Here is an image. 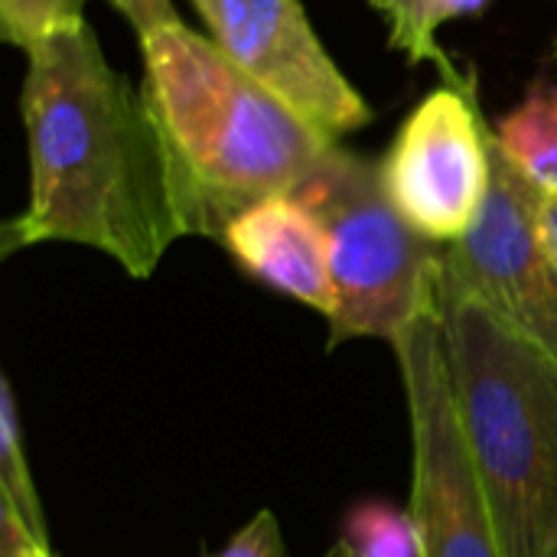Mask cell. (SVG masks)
Returning <instances> with one entry per match:
<instances>
[{
  "instance_id": "obj_9",
  "label": "cell",
  "mask_w": 557,
  "mask_h": 557,
  "mask_svg": "<svg viewBox=\"0 0 557 557\" xmlns=\"http://www.w3.org/2000/svg\"><path fill=\"white\" fill-rule=\"evenodd\" d=\"M219 245L264 287L323 313L326 320L336 313L330 242L323 222L300 196H268L242 209L225 225Z\"/></svg>"
},
{
  "instance_id": "obj_2",
  "label": "cell",
  "mask_w": 557,
  "mask_h": 557,
  "mask_svg": "<svg viewBox=\"0 0 557 557\" xmlns=\"http://www.w3.org/2000/svg\"><path fill=\"white\" fill-rule=\"evenodd\" d=\"M144 95L170 144L196 238L219 242L248 206L297 193L339 144L176 23L140 36Z\"/></svg>"
},
{
  "instance_id": "obj_15",
  "label": "cell",
  "mask_w": 557,
  "mask_h": 557,
  "mask_svg": "<svg viewBox=\"0 0 557 557\" xmlns=\"http://www.w3.org/2000/svg\"><path fill=\"white\" fill-rule=\"evenodd\" d=\"M206 557H287V545H284L277 516L261 509L242 532L232 535V542L222 552Z\"/></svg>"
},
{
  "instance_id": "obj_4",
  "label": "cell",
  "mask_w": 557,
  "mask_h": 557,
  "mask_svg": "<svg viewBox=\"0 0 557 557\" xmlns=\"http://www.w3.org/2000/svg\"><path fill=\"white\" fill-rule=\"evenodd\" d=\"M294 196L317 212L330 242L336 313L326 320V349L352 339L395 343L428 310L444 248L405 222L382 166L339 144Z\"/></svg>"
},
{
  "instance_id": "obj_12",
  "label": "cell",
  "mask_w": 557,
  "mask_h": 557,
  "mask_svg": "<svg viewBox=\"0 0 557 557\" xmlns=\"http://www.w3.org/2000/svg\"><path fill=\"white\" fill-rule=\"evenodd\" d=\"M349 557H424L421 532L411 509H398L385 499L356 503L339 532Z\"/></svg>"
},
{
  "instance_id": "obj_20",
  "label": "cell",
  "mask_w": 557,
  "mask_h": 557,
  "mask_svg": "<svg viewBox=\"0 0 557 557\" xmlns=\"http://www.w3.org/2000/svg\"><path fill=\"white\" fill-rule=\"evenodd\" d=\"M552 59H557V36H555V46H552Z\"/></svg>"
},
{
  "instance_id": "obj_8",
  "label": "cell",
  "mask_w": 557,
  "mask_h": 557,
  "mask_svg": "<svg viewBox=\"0 0 557 557\" xmlns=\"http://www.w3.org/2000/svg\"><path fill=\"white\" fill-rule=\"evenodd\" d=\"M493 186L476 225L444 248V268L512 333L557 366V268L535 232L539 189L493 147Z\"/></svg>"
},
{
  "instance_id": "obj_16",
  "label": "cell",
  "mask_w": 557,
  "mask_h": 557,
  "mask_svg": "<svg viewBox=\"0 0 557 557\" xmlns=\"http://www.w3.org/2000/svg\"><path fill=\"white\" fill-rule=\"evenodd\" d=\"M0 557H52L49 539L36 535L20 512L0 499Z\"/></svg>"
},
{
  "instance_id": "obj_17",
  "label": "cell",
  "mask_w": 557,
  "mask_h": 557,
  "mask_svg": "<svg viewBox=\"0 0 557 557\" xmlns=\"http://www.w3.org/2000/svg\"><path fill=\"white\" fill-rule=\"evenodd\" d=\"M114 10L134 26L137 39L160 29V26H176L183 23L180 10L173 7V0H111Z\"/></svg>"
},
{
  "instance_id": "obj_5",
  "label": "cell",
  "mask_w": 557,
  "mask_h": 557,
  "mask_svg": "<svg viewBox=\"0 0 557 557\" xmlns=\"http://www.w3.org/2000/svg\"><path fill=\"white\" fill-rule=\"evenodd\" d=\"M411 421V516L424 557H503L460 431L434 307L392 343Z\"/></svg>"
},
{
  "instance_id": "obj_14",
  "label": "cell",
  "mask_w": 557,
  "mask_h": 557,
  "mask_svg": "<svg viewBox=\"0 0 557 557\" xmlns=\"http://www.w3.org/2000/svg\"><path fill=\"white\" fill-rule=\"evenodd\" d=\"M88 0H0V33L10 46L29 52L52 33L85 23Z\"/></svg>"
},
{
  "instance_id": "obj_19",
  "label": "cell",
  "mask_w": 557,
  "mask_h": 557,
  "mask_svg": "<svg viewBox=\"0 0 557 557\" xmlns=\"http://www.w3.org/2000/svg\"><path fill=\"white\" fill-rule=\"evenodd\" d=\"M323 557H349V552L343 548V542H336V545H333V548H330Z\"/></svg>"
},
{
  "instance_id": "obj_1",
  "label": "cell",
  "mask_w": 557,
  "mask_h": 557,
  "mask_svg": "<svg viewBox=\"0 0 557 557\" xmlns=\"http://www.w3.org/2000/svg\"><path fill=\"white\" fill-rule=\"evenodd\" d=\"M20 117L29 147V199L0 228V255L62 242L108 255L147 281L193 212L157 114L78 23L26 52Z\"/></svg>"
},
{
  "instance_id": "obj_10",
  "label": "cell",
  "mask_w": 557,
  "mask_h": 557,
  "mask_svg": "<svg viewBox=\"0 0 557 557\" xmlns=\"http://www.w3.org/2000/svg\"><path fill=\"white\" fill-rule=\"evenodd\" d=\"M493 147L542 193H557V82L539 75L522 101L490 124Z\"/></svg>"
},
{
  "instance_id": "obj_7",
  "label": "cell",
  "mask_w": 557,
  "mask_h": 557,
  "mask_svg": "<svg viewBox=\"0 0 557 557\" xmlns=\"http://www.w3.org/2000/svg\"><path fill=\"white\" fill-rule=\"evenodd\" d=\"M209 39L330 140L372 121L369 101L326 52L300 0H189Z\"/></svg>"
},
{
  "instance_id": "obj_6",
  "label": "cell",
  "mask_w": 557,
  "mask_h": 557,
  "mask_svg": "<svg viewBox=\"0 0 557 557\" xmlns=\"http://www.w3.org/2000/svg\"><path fill=\"white\" fill-rule=\"evenodd\" d=\"M379 166L405 222L441 248L457 245L483 215L493 186L490 121L476 88H434L408 114Z\"/></svg>"
},
{
  "instance_id": "obj_11",
  "label": "cell",
  "mask_w": 557,
  "mask_h": 557,
  "mask_svg": "<svg viewBox=\"0 0 557 557\" xmlns=\"http://www.w3.org/2000/svg\"><path fill=\"white\" fill-rule=\"evenodd\" d=\"M493 0H369V7L388 26V46L398 49L408 65H437L444 72V85L476 88L473 72H460L441 46V29L460 16H476Z\"/></svg>"
},
{
  "instance_id": "obj_3",
  "label": "cell",
  "mask_w": 557,
  "mask_h": 557,
  "mask_svg": "<svg viewBox=\"0 0 557 557\" xmlns=\"http://www.w3.org/2000/svg\"><path fill=\"white\" fill-rule=\"evenodd\" d=\"M431 307L503 557H557V366L444 268Z\"/></svg>"
},
{
  "instance_id": "obj_13",
  "label": "cell",
  "mask_w": 557,
  "mask_h": 557,
  "mask_svg": "<svg viewBox=\"0 0 557 557\" xmlns=\"http://www.w3.org/2000/svg\"><path fill=\"white\" fill-rule=\"evenodd\" d=\"M0 499L10 503L36 535L49 539L39 493H36L29 460H26V441H23V424H20V411H16V395H13V385L7 375L0 379Z\"/></svg>"
},
{
  "instance_id": "obj_18",
  "label": "cell",
  "mask_w": 557,
  "mask_h": 557,
  "mask_svg": "<svg viewBox=\"0 0 557 557\" xmlns=\"http://www.w3.org/2000/svg\"><path fill=\"white\" fill-rule=\"evenodd\" d=\"M535 232H539L545 255L557 268V193L539 189V196H535Z\"/></svg>"
}]
</instances>
